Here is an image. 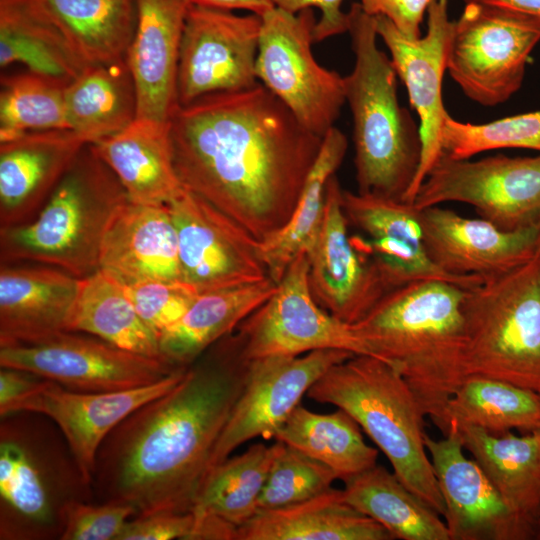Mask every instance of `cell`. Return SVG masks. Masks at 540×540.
Masks as SVG:
<instances>
[{"mask_svg":"<svg viewBox=\"0 0 540 540\" xmlns=\"http://www.w3.org/2000/svg\"><path fill=\"white\" fill-rule=\"evenodd\" d=\"M169 133L182 186L259 241L289 220L323 141L261 83L178 107Z\"/></svg>","mask_w":540,"mask_h":540,"instance_id":"obj_1","label":"cell"},{"mask_svg":"<svg viewBox=\"0 0 540 540\" xmlns=\"http://www.w3.org/2000/svg\"><path fill=\"white\" fill-rule=\"evenodd\" d=\"M249 361L233 331L192 363L176 386L122 420L96 457L92 488L102 501L128 503L136 516L190 512L244 389Z\"/></svg>","mask_w":540,"mask_h":540,"instance_id":"obj_2","label":"cell"},{"mask_svg":"<svg viewBox=\"0 0 540 540\" xmlns=\"http://www.w3.org/2000/svg\"><path fill=\"white\" fill-rule=\"evenodd\" d=\"M465 289L440 280L411 282L387 293L352 324L374 356L403 375L438 428L462 380Z\"/></svg>","mask_w":540,"mask_h":540,"instance_id":"obj_3","label":"cell"},{"mask_svg":"<svg viewBox=\"0 0 540 540\" xmlns=\"http://www.w3.org/2000/svg\"><path fill=\"white\" fill-rule=\"evenodd\" d=\"M348 13L355 62L344 90L353 118L357 192L404 201L421 161L419 126L398 101L397 73L377 45L374 16L360 3Z\"/></svg>","mask_w":540,"mask_h":540,"instance_id":"obj_4","label":"cell"},{"mask_svg":"<svg viewBox=\"0 0 540 540\" xmlns=\"http://www.w3.org/2000/svg\"><path fill=\"white\" fill-rule=\"evenodd\" d=\"M307 396L351 415L399 480L443 517L445 505L425 446V414L396 368L374 356L353 355L331 366Z\"/></svg>","mask_w":540,"mask_h":540,"instance_id":"obj_5","label":"cell"},{"mask_svg":"<svg viewBox=\"0 0 540 540\" xmlns=\"http://www.w3.org/2000/svg\"><path fill=\"white\" fill-rule=\"evenodd\" d=\"M127 201L116 175L87 144L32 221L0 230L1 264L31 262L85 278L99 270L105 231Z\"/></svg>","mask_w":540,"mask_h":540,"instance_id":"obj_6","label":"cell"},{"mask_svg":"<svg viewBox=\"0 0 540 540\" xmlns=\"http://www.w3.org/2000/svg\"><path fill=\"white\" fill-rule=\"evenodd\" d=\"M462 313V380L489 377L540 393V256L466 288Z\"/></svg>","mask_w":540,"mask_h":540,"instance_id":"obj_7","label":"cell"},{"mask_svg":"<svg viewBox=\"0 0 540 540\" xmlns=\"http://www.w3.org/2000/svg\"><path fill=\"white\" fill-rule=\"evenodd\" d=\"M315 14L272 8L261 15L256 76L310 132L334 127L345 100L344 77L321 66L312 53Z\"/></svg>","mask_w":540,"mask_h":540,"instance_id":"obj_8","label":"cell"},{"mask_svg":"<svg viewBox=\"0 0 540 540\" xmlns=\"http://www.w3.org/2000/svg\"><path fill=\"white\" fill-rule=\"evenodd\" d=\"M447 202L471 205L480 218L502 230L540 224V156L471 161L443 153L413 204L421 210Z\"/></svg>","mask_w":540,"mask_h":540,"instance_id":"obj_9","label":"cell"},{"mask_svg":"<svg viewBox=\"0 0 540 540\" xmlns=\"http://www.w3.org/2000/svg\"><path fill=\"white\" fill-rule=\"evenodd\" d=\"M0 366L30 372L67 389L111 392L156 383L178 369L98 337L63 331L45 339L0 346Z\"/></svg>","mask_w":540,"mask_h":540,"instance_id":"obj_10","label":"cell"},{"mask_svg":"<svg viewBox=\"0 0 540 540\" xmlns=\"http://www.w3.org/2000/svg\"><path fill=\"white\" fill-rule=\"evenodd\" d=\"M235 332L248 360L272 355L298 356L323 349L374 356L352 324L336 318L315 301L309 286L306 253L292 261L274 294Z\"/></svg>","mask_w":540,"mask_h":540,"instance_id":"obj_11","label":"cell"},{"mask_svg":"<svg viewBox=\"0 0 540 540\" xmlns=\"http://www.w3.org/2000/svg\"><path fill=\"white\" fill-rule=\"evenodd\" d=\"M261 16L192 5L181 39L177 103L186 106L215 93L259 84L256 60Z\"/></svg>","mask_w":540,"mask_h":540,"instance_id":"obj_12","label":"cell"},{"mask_svg":"<svg viewBox=\"0 0 540 540\" xmlns=\"http://www.w3.org/2000/svg\"><path fill=\"white\" fill-rule=\"evenodd\" d=\"M342 193L333 175L327 183L319 235L306 253L309 286L319 306L336 318L355 324L393 289L365 236L349 234Z\"/></svg>","mask_w":540,"mask_h":540,"instance_id":"obj_13","label":"cell"},{"mask_svg":"<svg viewBox=\"0 0 540 540\" xmlns=\"http://www.w3.org/2000/svg\"><path fill=\"white\" fill-rule=\"evenodd\" d=\"M168 206L177 232L181 279L199 294L270 277L261 241L234 219L186 189Z\"/></svg>","mask_w":540,"mask_h":540,"instance_id":"obj_14","label":"cell"},{"mask_svg":"<svg viewBox=\"0 0 540 540\" xmlns=\"http://www.w3.org/2000/svg\"><path fill=\"white\" fill-rule=\"evenodd\" d=\"M539 41V30L465 4L455 21L447 70L468 98L495 106L521 87L529 56Z\"/></svg>","mask_w":540,"mask_h":540,"instance_id":"obj_15","label":"cell"},{"mask_svg":"<svg viewBox=\"0 0 540 540\" xmlns=\"http://www.w3.org/2000/svg\"><path fill=\"white\" fill-rule=\"evenodd\" d=\"M378 37L388 48L397 76L406 86L411 106L419 116L421 161L404 202L413 203L426 176L443 155L441 144L446 111L442 81L447 70L449 46L455 21L448 13V0H433L427 10V32L409 38L383 16H374Z\"/></svg>","mask_w":540,"mask_h":540,"instance_id":"obj_16","label":"cell"},{"mask_svg":"<svg viewBox=\"0 0 540 540\" xmlns=\"http://www.w3.org/2000/svg\"><path fill=\"white\" fill-rule=\"evenodd\" d=\"M353 355L323 349L298 356L272 355L250 360L244 389L214 448L211 468L251 439L274 438L311 386L331 366Z\"/></svg>","mask_w":540,"mask_h":540,"instance_id":"obj_17","label":"cell"},{"mask_svg":"<svg viewBox=\"0 0 540 540\" xmlns=\"http://www.w3.org/2000/svg\"><path fill=\"white\" fill-rule=\"evenodd\" d=\"M187 368L150 385L111 392L74 391L44 379L1 417L23 412L50 419L61 431L83 479L92 486L97 453L108 434L137 408L176 386Z\"/></svg>","mask_w":540,"mask_h":540,"instance_id":"obj_18","label":"cell"},{"mask_svg":"<svg viewBox=\"0 0 540 540\" xmlns=\"http://www.w3.org/2000/svg\"><path fill=\"white\" fill-rule=\"evenodd\" d=\"M425 446L445 505L450 540L534 539V523L516 514L474 459L464 454L456 421Z\"/></svg>","mask_w":540,"mask_h":540,"instance_id":"obj_19","label":"cell"},{"mask_svg":"<svg viewBox=\"0 0 540 540\" xmlns=\"http://www.w3.org/2000/svg\"><path fill=\"white\" fill-rule=\"evenodd\" d=\"M426 252L444 272L485 280L504 275L536 255L540 224L507 231L482 218L432 206L420 210Z\"/></svg>","mask_w":540,"mask_h":540,"instance_id":"obj_20","label":"cell"},{"mask_svg":"<svg viewBox=\"0 0 540 540\" xmlns=\"http://www.w3.org/2000/svg\"><path fill=\"white\" fill-rule=\"evenodd\" d=\"M32 440L33 434L29 433L24 425L12 420L2 422L0 433L2 536H14L18 526L21 527L22 533L27 535L28 530L49 531L55 526H58L61 532L60 511L67 501L60 498V495L68 492L62 489V484L73 483L61 480L64 477H82L79 470L61 473L64 467L60 469V466L53 465L54 459L47 458L46 451L41 452L36 447V441Z\"/></svg>","mask_w":540,"mask_h":540,"instance_id":"obj_21","label":"cell"},{"mask_svg":"<svg viewBox=\"0 0 540 540\" xmlns=\"http://www.w3.org/2000/svg\"><path fill=\"white\" fill-rule=\"evenodd\" d=\"M342 205L349 226L364 234L393 288L421 280L470 285L469 278L452 276L429 258L414 204L343 189Z\"/></svg>","mask_w":540,"mask_h":540,"instance_id":"obj_22","label":"cell"},{"mask_svg":"<svg viewBox=\"0 0 540 540\" xmlns=\"http://www.w3.org/2000/svg\"><path fill=\"white\" fill-rule=\"evenodd\" d=\"M189 0H137L126 60L136 87L137 117L169 124L178 108L177 72Z\"/></svg>","mask_w":540,"mask_h":540,"instance_id":"obj_23","label":"cell"},{"mask_svg":"<svg viewBox=\"0 0 540 540\" xmlns=\"http://www.w3.org/2000/svg\"><path fill=\"white\" fill-rule=\"evenodd\" d=\"M85 145L69 129L0 142V230L32 221Z\"/></svg>","mask_w":540,"mask_h":540,"instance_id":"obj_24","label":"cell"},{"mask_svg":"<svg viewBox=\"0 0 540 540\" xmlns=\"http://www.w3.org/2000/svg\"><path fill=\"white\" fill-rule=\"evenodd\" d=\"M99 269L123 286L181 279L178 238L168 205L127 201L102 240Z\"/></svg>","mask_w":540,"mask_h":540,"instance_id":"obj_25","label":"cell"},{"mask_svg":"<svg viewBox=\"0 0 540 540\" xmlns=\"http://www.w3.org/2000/svg\"><path fill=\"white\" fill-rule=\"evenodd\" d=\"M79 279L48 265L1 264L0 346L67 331Z\"/></svg>","mask_w":540,"mask_h":540,"instance_id":"obj_26","label":"cell"},{"mask_svg":"<svg viewBox=\"0 0 540 540\" xmlns=\"http://www.w3.org/2000/svg\"><path fill=\"white\" fill-rule=\"evenodd\" d=\"M169 128L170 123L136 118L118 133L90 144L131 202L168 205L184 191L173 165Z\"/></svg>","mask_w":540,"mask_h":540,"instance_id":"obj_27","label":"cell"},{"mask_svg":"<svg viewBox=\"0 0 540 540\" xmlns=\"http://www.w3.org/2000/svg\"><path fill=\"white\" fill-rule=\"evenodd\" d=\"M235 540H393L374 519L346 502L343 491L326 492L287 507L260 510L240 526Z\"/></svg>","mask_w":540,"mask_h":540,"instance_id":"obj_28","label":"cell"},{"mask_svg":"<svg viewBox=\"0 0 540 540\" xmlns=\"http://www.w3.org/2000/svg\"><path fill=\"white\" fill-rule=\"evenodd\" d=\"M277 285L268 277L256 283L200 294L186 314L160 335L162 358L176 368L189 367L261 307Z\"/></svg>","mask_w":540,"mask_h":540,"instance_id":"obj_29","label":"cell"},{"mask_svg":"<svg viewBox=\"0 0 540 540\" xmlns=\"http://www.w3.org/2000/svg\"><path fill=\"white\" fill-rule=\"evenodd\" d=\"M456 423L464 449L473 456L506 504L535 525L540 516V429L520 435L513 431L493 434Z\"/></svg>","mask_w":540,"mask_h":540,"instance_id":"obj_30","label":"cell"},{"mask_svg":"<svg viewBox=\"0 0 540 540\" xmlns=\"http://www.w3.org/2000/svg\"><path fill=\"white\" fill-rule=\"evenodd\" d=\"M69 130L86 144L118 133L137 117V94L126 57L88 66L65 89Z\"/></svg>","mask_w":540,"mask_h":540,"instance_id":"obj_31","label":"cell"},{"mask_svg":"<svg viewBox=\"0 0 540 540\" xmlns=\"http://www.w3.org/2000/svg\"><path fill=\"white\" fill-rule=\"evenodd\" d=\"M17 63L65 83L88 67L72 51L40 0H0V67Z\"/></svg>","mask_w":540,"mask_h":540,"instance_id":"obj_32","label":"cell"},{"mask_svg":"<svg viewBox=\"0 0 540 540\" xmlns=\"http://www.w3.org/2000/svg\"><path fill=\"white\" fill-rule=\"evenodd\" d=\"M75 55L86 65L126 57L137 0H40Z\"/></svg>","mask_w":540,"mask_h":540,"instance_id":"obj_33","label":"cell"},{"mask_svg":"<svg viewBox=\"0 0 540 540\" xmlns=\"http://www.w3.org/2000/svg\"><path fill=\"white\" fill-rule=\"evenodd\" d=\"M66 330L89 334L121 349L164 360L158 336L138 315L124 286L100 269L79 279Z\"/></svg>","mask_w":540,"mask_h":540,"instance_id":"obj_34","label":"cell"},{"mask_svg":"<svg viewBox=\"0 0 540 540\" xmlns=\"http://www.w3.org/2000/svg\"><path fill=\"white\" fill-rule=\"evenodd\" d=\"M347 147L346 136L332 127L323 137L289 220L278 232L261 241L263 260L270 278L277 284L292 261L301 253H308L315 244L323 222L327 183L340 167Z\"/></svg>","mask_w":540,"mask_h":540,"instance_id":"obj_35","label":"cell"},{"mask_svg":"<svg viewBox=\"0 0 540 540\" xmlns=\"http://www.w3.org/2000/svg\"><path fill=\"white\" fill-rule=\"evenodd\" d=\"M348 504L400 540H450L440 515L381 465L344 481Z\"/></svg>","mask_w":540,"mask_h":540,"instance_id":"obj_36","label":"cell"},{"mask_svg":"<svg viewBox=\"0 0 540 540\" xmlns=\"http://www.w3.org/2000/svg\"><path fill=\"white\" fill-rule=\"evenodd\" d=\"M283 443L258 442L237 456L213 466L196 497L197 518L217 520L236 532L258 512V501Z\"/></svg>","mask_w":540,"mask_h":540,"instance_id":"obj_37","label":"cell"},{"mask_svg":"<svg viewBox=\"0 0 540 540\" xmlns=\"http://www.w3.org/2000/svg\"><path fill=\"white\" fill-rule=\"evenodd\" d=\"M274 439L326 465L343 482L377 464L378 450L364 441L356 420L339 408L321 414L299 404Z\"/></svg>","mask_w":540,"mask_h":540,"instance_id":"obj_38","label":"cell"},{"mask_svg":"<svg viewBox=\"0 0 540 540\" xmlns=\"http://www.w3.org/2000/svg\"><path fill=\"white\" fill-rule=\"evenodd\" d=\"M451 420L493 434L540 429V393L502 380L469 376L447 401L440 430Z\"/></svg>","mask_w":540,"mask_h":540,"instance_id":"obj_39","label":"cell"},{"mask_svg":"<svg viewBox=\"0 0 540 540\" xmlns=\"http://www.w3.org/2000/svg\"><path fill=\"white\" fill-rule=\"evenodd\" d=\"M69 83L26 70L0 79V142L24 133L68 129L65 89Z\"/></svg>","mask_w":540,"mask_h":540,"instance_id":"obj_40","label":"cell"},{"mask_svg":"<svg viewBox=\"0 0 540 540\" xmlns=\"http://www.w3.org/2000/svg\"><path fill=\"white\" fill-rule=\"evenodd\" d=\"M441 144L443 153L454 159L502 148L540 151V110L484 124L464 123L448 115Z\"/></svg>","mask_w":540,"mask_h":540,"instance_id":"obj_41","label":"cell"},{"mask_svg":"<svg viewBox=\"0 0 540 540\" xmlns=\"http://www.w3.org/2000/svg\"><path fill=\"white\" fill-rule=\"evenodd\" d=\"M336 479V474L326 465L283 443L259 497L258 511L314 498L332 488Z\"/></svg>","mask_w":540,"mask_h":540,"instance_id":"obj_42","label":"cell"},{"mask_svg":"<svg viewBox=\"0 0 540 540\" xmlns=\"http://www.w3.org/2000/svg\"><path fill=\"white\" fill-rule=\"evenodd\" d=\"M125 293L145 324L158 336L176 324L200 295L178 281H145L124 286Z\"/></svg>","mask_w":540,"mask_h":540,"instance_id":"obj_43","label":"cell"},{"mask_svg":"<svg viewBox=\"0 0 540 540\" xmlns=\"http://www.w3.org/2000/svg\"><path fill=\"white\" fill-rule=\"evenodd\" d=\"M136 515V509L125 502L92 504L72 499L60 511V539L118 540L127 522Z\"/></svg>","mask_w":540,"mask_h":540,"instance_id":"obj_44","label":"cell"},{"mask_svg":"<svg viewBox=\"0 0 540 540\" xmlns=\"http://www.w3.org/2000/svg\"><path fill=\"white\" fill-rule=\"evenodd\" d=\"M195 528L192 511L136 516L127 522L118 540H193Z\"/></svg>","mask_w":540,"mask_h":540,"instance_id":"obj_45","label":"cell"},{"mask_svg":"<svg viewBox=\"0 0 540 540\" xmlns=\"http://www.w3.org/2000/svg\"><path fill=\"white\" fill-rule=\"evenodd\" d=\"M433 0H361L363 10L371 16L389 19L409 38L420 37V25Z\"/></svg>","mask_w":540,"mask_h":540,"instance_id":"obj_46","label":"cell"},{"mask_svg":"<svg viewBox=\"0 0 540 540\" xmlns=\"http://www.w3.org/2000/svg\"><path fill=\"white\" fill-rule=\"evenodd\" d=\"M275 8L297 14L310 8L321 12L313 30V40L323 41L329 37L348 32L349 13L342 9L343 0H271Z\"/></svg>","mask_w":540,"mask_h":540,"instance_id":"obj_47","label":"cell"},{"mask_svg":"<svg viewBox=\"0 0 540 540\" xmlns=\"http://www.w3.org/2000/svg\"><path fill=\"white\" fill-rule=\"evenodd\" d=\"M483 11L540 31V0H463Z\"/></svg>","mask_w":540,"mask_h":540,"instance_id":"obj_48","label":"cell"},{"mask_svg":"<svg viewBox=\"0 0 540 540\" xmlns=\"http://www.w3.org/2000/svg\"><path fill=\"white\" fill-rule=\"evenodd\" d=\"M43 380L24 370L1 367L0 415H3L16 400L35 389Z\"/></svg>","mask_w":540,"mask_h":540,"instance_id":"obj_49","label":"cell"},{"mask_svg":"<svg viewBox=\"0 0 540 540\" xmlns=\"http://www.w3.org/2000/svg\"><path fill=\"white\" fill-rule=\"evenodd\" d=\"M189 2L192 5L209 8L246 10L259 16L274 8L271 0H189Z\"/></svg>","mask_w":540,"mask_h":540,"instance_id":"obj_50","label":"cell"},{"mask_svg":"<svg viewBox=\"0 0 540 540\" xmlns=\"http://www.w3.org/2000/svg\"><path fill=\"white\" fill-rule=\"evenodd\" d=\"M534 539L540 540V516L535 521Z\"/></svg>","mask_w":540,"mask_h":540,"instance_id":"obj_51","label":"cell"},{"mask_svg":"<svg viewBox=\"0 0 540 540\" xmlns=\"http://www.w3.org/2000/svg\"><path fill=\"white\" fill-rule=\"evenodd\" d=\"M536 254L540 256V234H539V238H538Z\"/></svg>","mask_w":540,"mask_h":540,"instance_id":"obj_52","label":"cell"}]
</instances>
